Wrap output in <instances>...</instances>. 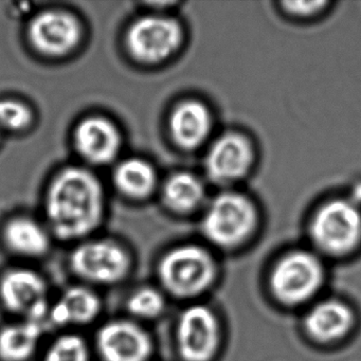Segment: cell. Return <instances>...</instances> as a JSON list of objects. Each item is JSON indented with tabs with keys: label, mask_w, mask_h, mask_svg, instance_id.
<instances>
[{
	"label": "cell",
	"mask_w": 361,
	"mask_h": 361,
	"mask_svg": "<svg viewBox=\"0 0 361 361\" xmlns=\"http://www.w3.org/2000/svg\"><path fill=\"white\" fill-rule=\"evenodd\" d=\"M204 196L202 183L193 175L181 174L171 177L164 187L166 204L179 212L193 210Z\"/></svg>",
	"instance_id": "obj_20"
},
{
	"label": "cell",
	"mask_w": 361,
	"mask_h": 361,
	"mask_svg": "<svg viewBox=\"0 0 361 361\" xmlns=\"http://www.w3.org/2000/svg\"><path fill=\"white\" fill-rule=\"evenodd\" d=\"M312 236L319 248L333 255H343L361 240V213L346 200L325 204L314 216Z\"/></svg>",
	"instance_id": "obj_3"
},
{
	"label": "cell",
	"mask_w": 361,
	"mask_h": 361,
	"mask_svg": "<svg viewBox=\"0 0 361 361\" xmlns=\"http://www.w3.org/2000/svg\"><path fill=\"white\" fill-rule=\"evenodd\" d=\"M323 283V268L312 253L295 251L283 257L272 270L270 286L276 299L287 305L310 300Z\"/></svg>",
	"instance_id": "obj_4"
},
{
	"label": "cell",
	"mask_w": 361,
	"mask_h": 361,
	"mask_svg": "<svg viewBox=\"0 0 361 361\" xmlns=\"http://www.w3.org/2000/svg\"><path fill=\"white\" fill-rule=\"evenodd\" d=\"M4 238L10 250L25 257H41L49 248L47 232L37 221L25 217L10 221Z\"/></svg>",
	"instance_id": "obj_18"
},
{
	"label": "cell",
	"mask_w": 361,
	"mask_h": 361,
	"mask_svg": "<svg viewBox=\"0 0 361 361\" xmlns=\"http://www.w3.org/2000/svg\"><path fill=\"white\" fill-rule=\"evenodd\" d=\"M251 160L252 151L248 141L240 135H226L211 147L207 170L214 180H232L246 173Z\"/></svg>",
	"instance_id": "obj_13"
},
{
	"label": "cell",
	"mask_w": 361,
	"mask_h": 361,
	"mask_svg": "<svg viewBox=\"0 0 361 361\" xmlns=\"http://www.w3.org/2000/svg\"><path fill=\"white\" fill-rule=\"evenodd\" d=\"M255 224L252 204L238 194H221L213 200L204 219L207 238L221 247H232L242 243Z\"/></svg>",
	"instance_id": "obj_5"
},
{
	"label": "cell",
	"mask_w": 361,
	"mask_h": 361,
	"mask_svg": "<svg viewBox=\"0 0 361 361\" xmlns=\"http://www.w3.org/2000/svg\"><path fill=\"white\" fill-rule=\"evenodd\" d=\"M170 126L173 138L179 145L193 149L200 145L210 132V113L204 105L196 101H188L175 109Z\"/></svg>",
	"instance_id": "obj_15"
},
{
	"label": "cell",
	"mask_w": 361,
	"mask_h": 361,
	"mask_svg": "<svg viewBox=\"0 0 361 361\" xmlns=\"http://www.w3.org/2000/svg\"><path fill=\"white\" fill-rule=\"evenodd\" d=\"M160 281L173 295L190 298L206 290L213 282L215 266L208 252L200 247L173 249L159 264Z\"/></svg>",
	"instance_id": "obj_2"
},
{
	"label": "cell",
	"mask_w": 361,
	"mask_h": 361,
	"mask_svg": "<svg viewBox=\"0 0 361 361\" xmlns=\"http://www.w3.org/2000/svg\"><path fill=\"white\" fill-rule=\"evenodd\" d=\"M289 11L298 14H310L318 10L323 3L321 1H290L286 3Z\"/></svg>",
	"instance_id": "obj_24"
},
{
	"label": "cell",
	"mask_w": 361,
	"mask_h": 361,
	"mask_svg": "<svg viewBox=\"0 0 361 361\" xmlns=\"http://www.w3.org/2000/svg\"><path fill=\"white\" fill-rule=\"evenodd\" d=\"M181 41L180 27L175 20L147 16L137 20L128 33V47L137 60L159 62L169 58Z\"/></svg>",
	"instance_id": "obj_7"
},
{
	"label": "cell",
	"mask_w": 361,
	"mask_h": 361,
	"mask_svg": "<svg viewBox=\"0 0 361 361\" xmlns=\"http://www.w3.org/2000/svg\"><path fill=\"white\" fill-rule=\"evenodd\" d=\"M128 308L138 318L153 319L159 316L164 310V300L155 289H139L128 299Z\"/></svg>",
	"instance_id": "obj_22"
},
{
	"label": "cell",
	"mask_w": 361,
	"mask_h": 361,
	"mask_svg": "<svg viewBox=\"0 0 361 361\" xmlns=\"http://www.w3.org/2000/svg\"><path fill=\"white\" fill-rule=\"evenodd\" d=\"M102 213V185L92 173L69 168L54 179L48 193L47 217L56 236L75 240L87 235L100 224Z\"/></svg>",
	"instance_id": "obj_1"
},
{
	"label": "cell",
	"mask_w": 361,
	"mask_h": 361,
	"mask_svg": "<svg viewBox=\"0 0 361 361\" xmlns=\"http://www.w3.org/2000/svg\"><path fill=\"white\" fill-rule=\"evenodd\" d=\"M353 323L354 314L350 308L336 300L317 304L304 321L308 335L321 342L340 339L348 333Z\"/></svg>",
	"instance_id": "obj_14"
},
{
	"label": "cell",
	"mask_w": 361,
	"mask_h": 361,
	"mask_svg": "<svg viewBox=\"0 0 361 361\" xmlns=\"http://www.w3.org/2000/svg\"><path fill=\"white\" fill-rule=\"evenodd\" d=\"M97 344L105 361H147L152 341L145 329L130 321H113L99 331Z\"/></svg>",
	"instance_id": "obj_10"
},
{
	"label": "cell",
	"mask_w": 361,
	"mask_h": 361,
	"mask_svg": "<svg viewBox=\"0 0 361 361\" xmlns=\"http://www.w3.org/2000/svg\"><path fill=\"white\" fill-rule=\"evenodd\" d=\"M81 29L77 20L65 12L39 14L29 27L33 46L48 56H63L77 46Z\"/></svg>",
	"instance_id": "obj_11"
},
{
	"label": "cell",
	"mask_w": 361,
	"mask_h": 361,
	"mask_svg": "<svg viewBox=\"0 0 361 361\" xmlns=\"http://www.w3.org/2000/svg\"><path fill=\"white\" fill-rule=\"evenodd\" d=\"M101 301L85 287H71L51 308V319L59 325L86 324L98 317Z\"/></svg>",
	"instance_id": "obj_16"
},
{
	"label": "cell",
	"mask_w": 361,
	"mask_h": 361,
	"mask_svg": "<svg viewBox=\"0 0 361 361\" xmlns=\"http://www.w3.org/2000/svg\"><path fill=\"white\" fill-rule=\"evenodd\" d=\"M42 335L39 321L8 325L0 331V359L3 361H27L37 350Z\"/></svg>",
	"instance_id": "obj_17"
},
{
	"label": "cell",
	"mask_w": 361,
	"mask_h": 361,
	"mask_svg": "<svg viewBox=\"0 0 361 361\" xmlns=\"http://www.w3.org/2000/svg\"><path fill=\"white\" fill-rule=\"evenodd\" d=\"M0 300L10 312L39 321L47 310V286L32 270H11L0 280Z\"/></svg>",
	"instance_id": "obj_9"
},
{
	"label": "cell",
	"mask_w": 361,
	"mask_h": 361,
	"mask_svg": "<svg viewBox=\"0 0 361 361\" xmlns=\"http://www.w3.org/2000/svg\"><path fill=\"white\" fill-rule=\"evenodd\" d=\"M219 343V322L206 306L188 308L179 319L177 344L185 361H209Z\"/></svg>",
	"instance_id": "obj_8"
},
{
	"label": "cell",
	"mask_w": 361,
	"mask_h": 361,
	"mask_svg": "<svg viewBox=\"0 0 361 361\" xmlns=\"http://www.w3.org/2000/svg\"><path fill=\"white\" fill-rule=\"evenodd\" d=\"M32 120L30 109L14 100L0 101V126L18 130L27 128Z\"/></svg>",
	"instance_id": "obj_23"
},
{
	"label": "cell",
	"mask_w": 361,
	"mask_h": 361,
	"mask_svg": "<svg viewBox=\"0 0 361 361\" xmlns=\"http://www.w3.org/2000/svg\"><path fill=\"white\" fill-rule=\"evenodd\" d=\"M115 181L117 187L126 195L143 197L155 185V172L143 160L128 159L118 166L115 173Z\"/></svg>",
	"instance_id": "obj_19"
},
{
	"label": "cell",
	"mask_w": 361,
	"mask_h": 361,
	"mask_svg": "<svg viewBox=\"0 0 361 361\" xmlns=\"http://www.w3.org/2000/svg\"><path fill=\"white\" fill-rule=\"evenodd\" d=\"M75 142L79 153L88 161L107 164L119 152L120 134L117 128L105 118H87L78 126Z\"/></svg>",
	"instance_id": "obj_12"
},
{
	"label": "cell",
	"mask_w": 361,
	"mask_h": 361,
	"mask_svg": "<svg viewBox=\"0 0 361 361\" xmlns=\"http://www.w3.org/2000/svg\"><path fill=\"white\" fill-rule=\"evenodd\" d=\"M45 361H90L87 345L78 336H62L50 346Z\"/></svg>",
	"instance_id": "obj_21"
},
{
	"label": "cell",
	"mask_w": 361,
	"mask_h": 361,
	"mask_svg": "<svg viewBox=\"0 0 361 361\" xmlns=\"http://www.w3.org/2000/svg\"><path fill=\"white\" fill-rule=\"evenodd\" d=\"M130 264L128 253L119 245L105 240L81 245L71 259L77 276L97 284L119 282L128 274Z\"/></svg>",
	"instance_id": "obj_6"
}]
</instances>
